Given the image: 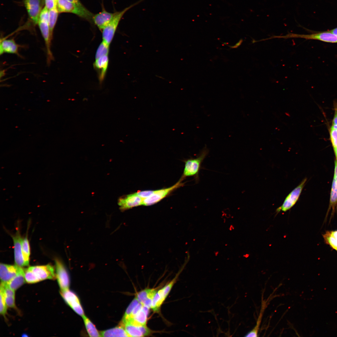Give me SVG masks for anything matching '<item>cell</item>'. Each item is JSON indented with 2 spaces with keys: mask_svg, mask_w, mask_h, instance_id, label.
Returning <instances> with one entry per match:
<instances>
[{
  "mask_svg": "<svg viewBox=\"0 0 337 337\" xmlns=\"http://www.w3.org/2000/svg\"><path fill=\"white\" fill-rule=\"evenodd\" d=\"M56 8L59 13H71L88 21H93L94 14L84 6H79L68 0H58Z\"/></svg>",
  "mask_w": 337,
  "mask_h": 337,
  "instance_id": "cell-1",
  "label": "cell"
},
{
  "mask_svg": "<svg viewBox=\"0 0 337 337\" xmlns=\"http://www.w3.org/2000/svg\"><path fill=\"white\" fill-rule=\"evenodd\" d=\"M208 153V150L205 148L196 158L190 159L185 161L182 178L193 176L196 182H198L199 181V172L202 168V164Z\"/></svg>",
  "mask_w": 337,
  "mask_h": 337,
  "instance_id": "cell-2",
  "label": "cell"
},
{
  "mask_svg": "<svg viewBox=\"0 0 337 337\" xmlns=\"http://www.w3.org/2000/svg\"><path fill=\"white\" fill-rule=\"evenodd\" d=\"M143 0H139L122 10L116 12L110 22L102 29L103 41L109 46L114 37L120 21L125 13L129 9L136 5Z\"/></svg>",
  "mask_w": 337,
  "mask_h": 337,
  "instance_id": "cell-3",
  "label": "cell"
},
{
  "mask_svg": "<svg viewBox=\"0 0 337 337\" xmlns=\"http://www.w3.org/2000/svg\"><path fill=\"white\" fill-rule=\"evenodd\" d=\"M291 38H300L306 39L316 40L330 43H337V36L330 32H325L310 34H300L289 33L285 36H273L270 37L287 39Z\"/></svg>",
  "mask_w": 337,
  "mask_h": 337,
  "instance_id": "cell-4",
  "label": "cell"
},
{
  "mask_svg": "<svg viewBox=\"0 0 337 337\" xmlns=\"http://www.w3.org/2000/svg\"><path fill=\"white\" fill-rule=\"evenodd\" d=\"M307 181L304 178L300 183L286 197L282 205L276 209V213L281 211L286 212L291 209L298 201Z\"/></svg>",
  "mask_w": 337,
  "mask_h": 337,
  "instance_id": "cell-5",
  "label": "cell"
},
{
  "mask_svg": "<svg viewBox=\"0 0 337 337\" xmlns=\"http://www.w3.org/2000/svg\"><path fill=\"white\" fill-rule=\"evenodd\" d=\"M56 276L61 291L69 289L70 281L68 273L62 262L58 259L55 260Z\"/></svg>",
  "mask_w": 337,
  "mask_h": 337,
  "instance_id": "cell-6",
  "label": "cell"
},
{
  "mask_svg": "<svg viewBox=\"0 0 337 337\" xmlns=\"http://www.w3.org/2000/svg\"><path fill=\"white\" fill-rule=\"evenodd\" d=\"M183 185L179 180L173 186L164 189L155 190L149 197L144 199L142 205L148 206L153 205L164 198L175 188Z\"/></svg>",
  "mask_w": 337,
  "mask_h": 337,
  "instance_id": "cell-7",
  "label": "cell"
},
{
  "mask_svg": "<svg viewBox=\"0 0 337 337\" xmlns=\"http://www.w3.org/2000/svg\"><path fill=\"white\" fill-rule=\"evenodd\" d=\"M39 281L46 279H54L56 277L54 267L51 265L36 266L28 267Z\"/></svg>",
  "mask_w": 337,
  "mask_h": 337,
  "instance_id": "cell-8",
  "label": "cell"
},
{
  "mask_svg": "<svg viewBox=\"0 0 337 337\" xmlns=\"http://www.w3.org/2000/svg\"><path fill=\"white\" fill-rule=\"evenodd\" d=\"M23 2L29 18L34 24H37L43 0H23Z\"/></svg>",
  "mask_w": 337,
  "mask_h": 337,
  "instance_id": "cell-9",
  "label": "cell"
},
{
  "mask_svg": "<svg viewBox=\"0 0 337 337\" xmlns=\"http://www.w3.org/2000/svg\"><path fill=\"white\" fill-rule=\"evenodd\" d=\"M144 200V198L139 196L135 193L120 198L118 199V204L120 209L124 211L142 205Z\"/></svg>",
  "mask_w": 337,
  "mask_h": 337,
  "instance_id": "cell-10",
  "label": "cell"
},
{
  "mask_svg": "<svg viewBox=\"0 0 337 337\" xmlns=\"http://www.w3.org/2000/svg\"><path fill=\"white\" fill-rule=\"evenodd\" d=\"M61 294L66 303L76 313L82 317L85 315L80 300L74 292L68 289L61 291Z\"/></svg>",
  "mask_w": 337,
  "mask_h": 337,
  "instance_id": "cell-11",
  "label": "cell"
},
{
  "mask_svg": "<svg viewBox=\"0 0 337 337\" xmlns=\"http://www.w3.org/2000/svg\"><path fill=\"white\" fill-rule=\"evenodd\" d=\"M21 267L16 265H12L1 263L0 264L1 283L7 284L16 276Z\"/></svg>",
  "mask_w": 337,
  "mask_h": 337,
  "instance_id": "cell-12",
  "label": "cell"
},
{
  "mask_svg": "<svg viewBox=\"0 0 337 337\" xmlns=\"http://www.w3.org/2000/svg\"><path fill=\"white\" fill-rule=\"evenodd\" d=\"M14 247V260L16 265L20 267L25 266L22 252V238L18 230L15 235L12 236Z\"/></svg>",
  "mask_w": 337,
  "mask_h": 337,
  "instance_id": "cell-13",
  "label": "cell"
},
{
  "mask_svg": "<svg viewBox=\"0 0 337 337\" xmlns=\"http://www.w3.org/2000/svg\"><path fill=\"white\" fill-rule=\"evenodd\" d=\"M115 13L110 12L103 9L101 12L94 15L93 22L100 30H102L110 22Z\"/></svg>",
  "mask_w": 337,
  "mask_h": 337,
  "instance_id": "cell-14",
  "label": "cell"
},
{
  "mask_svg": "<svg viewBox=\"0 0 337 337\" xmlns=\"http://www.w3.org/2000/svg\"><path fill=\"white\" fill-rule=\"evenodd\" d=\"M156 292L154 289H145L138 293L136 297L139 303L149 308L151 306L152 300Z\"/></svg>",
  "mask_w": 337,
  "mask_h": 337,
  "instance_id": "cell-15",
  "label": "cell"
},
{
  "mask_svg": "<svg viewBox=\"0 0 337 337\" xmlns=\"http://www.w3.org/2000/svg\"><path fill=\"white\" fill-rule=\"evenodd\" d=\"M19 46H20L16 43L13 39H2L0 43V55L6 53L19 56L18 52Z\"/></svg>",
  "mask_w": 337,
  "mask_h": 337,
  "instance_id": "cell-16",
  "label": "cell"
},
{
  "mask_svg": "<svg viewBox=\"0 0 337 337\" xmlns=\"http://www.w3.org/2000/svg\"><path fill=\"white\" fill-rule=\"evenodd\" d=\"M337 208V179L334 176L330 194V204L326 216L327 218L329 211L332 209L331 217Z\"/></svg>",
  "mask_w": 337,
  "mask_h": 337,
  "instance_id": "cell-17",
  "label": "cell"
},
{
  "mask_svg": "<svg viewBox=\"0 0 337 337\" xmlns=\"http://www.w3.org/2000/svg\"><path fill=\"white\" fill-rule=\"evenodd\" d=\"M109 59L108 55H105L95 59L94 66L99 71L100 80L104 79L107 71Z\"/></svg>",
  "mask_w": 337,
  "mask_h": 337,
  "instance_id": "cell-18",
  "label": "cell"
},
{
  "mask_svg": "<svg viewBox=\"0 0 337 337\" xmlns=\"http://www.w3.org/2000/svg\"><path fill=\"white\" fill-rule=\"evenodd\" d=\"M149 309L143 306L140 310L132 319L127 322H130L137 326L146 325Z\"/></svg>",
  "mask_w": 337,
  "mask_h": 337,
  "instance_id": "cell-19",
  "label": "cell"
},
{
  "mask_svg": "<svg viewBox=\"0 0 337 337\" xmlns=\"http://www.w3.org/2000/svg\"><path fill=\"white\" fill-rule=\"evenodd\" d=\"M121 325L101 331L100 332L101 336L129 337L125 328Z\"/></svg>",
  "mask_w": 337,
  "mask_h": 337,
  "instance_id": "cell-20",
  "label": "cell"
},
{
  "mask_svg": "<svg viewBox=\"0 0 337 337\" xmlns=\"http://www.w3.org/2000/svg\"><path fill=\"white\" fill-rule=\"evenodd\" d=\"M25 281L24 270L21 267L16 276L7 284L10 288L15 291L23 285Z\"/></svg>",
  "mask_w": 337,
  "mask_h": 337,
  "instance_id": "cell-21",
  "label": "cell"
},
{
  "mask_svg": "<svg viewBox=\"0 0 337 337\" xmlns=\"http://www.w3.org/2000/svg\"><path fill=\"white\" fill-rule=\"evenodd\" d=\"M0 286L3 288L7 306L12 308H15V291L10 288L7 284L1 283Z\"/></svg>",
  "mask_w": 337,
  "mask_h": 337,
  "instance_id": "cell-22",
  "label": "cell"
},
{
  "mask_svg": "<svg viewBox=\"0 0 337 337\" xmlns=\"http://www.w3.org/2000/svg\"><path fill=\"white\" fill-rule=\"evenodd\" d=\"M322 236L325 243L337 251V230L326 231Z\"/></svg>",
  "mask_w": 337,
  "mask_h": 337,
  "instance_id": "cell-23",
  "label": "cell"
},
{
  "mask_svg": "<svg viewBox=\"0 0 337 337\" xmlns=\"http://www.w3.org/2000/svg\"><path fill=\"white\" fill-rule=\"evenodd\" d=\"M262 300L261 307L259 316L257 320L256 324L253 329L246 334V335H245V337H257L258 336L259 327L264 312L266 307L267 303L265 300L264 301L263 300Z\"/></svg>",
  "mask_w": 337,
  "mask_h": 337,
  "instance_id": "cell-24",
  "label": "cell"
},
{
  "mask_svg": "<svg viewBox=\"0 0 337 337\" xmlns=\"http://www.w3.org/2000/svg\"><path fill=\"white\" fill-rule=\"evenodd\" d=\"M129 336V337L144 336L140 328V326H137L130 322H127L122 324Z\"/></svg>",
  "mask_w": 337,
  "mask_h": 337,
  "instance_id": "cell-25",
  "label": "cell"
},
{
  "mask_svg": "<svg viewBox=\"0 0 337 337\" xmlns=\"http://www.w3.org/2000/svg\"><path fill=\"white\" fill-rule=\"evenodd\" d=\"M59 13L56 7L49 10L48 24L50 29L51 39L52 40L53 32L56 24Z\"/></svg>",
  "mask_w": 337,
  "mask_h": 337,
  "instance_id": "cell-26",
  "label": "cell"
},
{
  "mask_svg": "<svg viewBox=\"0 0 337 337\" xmlns=\"http://www.w3.org/2000/svg\"><path fill=\"white\" fill-rule=\"evenodd\" d=\"M87 331L90 337H100L99 332L92 322L85 315L82 317Z\"/></svg>",
  "mask_w": 337,
  "mask_h": 337,
  "instance_id": "cell-27",
  "label": "cell"
},
{
  "mask_svg": "<svg viewBox=\"0 0 337 337\" xmlns=\"http://www.w3.org/2000/svg\"><path fill=\"white\" fill-rule=\"evenodd\" d=\"M22 249L25 266H27L29 264L30 251L29 242L27 237L22 239Z\"/></svg>",
  "mask_w": 337,
  "mask_h": 337,
  "instance_id": "cell-28",
  "label": "cell"
},
{
  "mask_svg": "<svg viewBox=\"0 0 337 337\" xmlns=\"http://www.w3.org/2000/svg\"><path fill=\"white\" fill-rule=\"evenodd\" d=\"M178 274L175 277L170 281V283L156 292L160 299L163 302L165 300L166 298L170 292V291L178 278Z\"/></svg>",
  "mask_w": 337,
  "mask_h": 337,
  "instance_id": "cell-29",
  "label": "cell"
},
{
  "mask_svg": "<svg viewBox=\"0 0 337 337\" xmlns=\"http://www.w3.org/2000/svg\"><path fill=\"white\" fill-rule=\"evenodd\" d=\"M136 297L132 301L127 308L122 319V323H124L127 321L134 308L139 303Z\"/></svg>",
  "mask_w": 337,
  "mask_h": 337,
  "instance_id": "cell-30",
  "label": "cell"
},
{
  "mask_svg": "<svg viewBox=\"0 0 337 337\" xmlns=\"http://www.w3.org/2000/svg\"><path fill=\"white\" fill-rule=\"evenodd\" d=\"M109 51V45L103 41L99 45L96 52L95 59L103 56L108 55Z\"/></svg>",
  "mask_w": 337,
  "mask_h": 337,
  "instance_id": "cell-31",
  "label": "cell"
},
{
  "mask_svg": "<svg viewBox=\"0 0 337 337\" xmlns=\"http://www.w3.org/2000/svg\"><path fill=\"white\" fill-rule=\"evenodd\" d=\"M0 297V313L1 315L5 316L7 313V305L6 302L3 288L1 286Z\"/></svg>",
  "mask_w": 337,
  "mask_h": 337,
  "instance_id": "cell-32",
  "label": "cell"
},
{
  "mask_svg": "<svg viewBox=\"0 0 337 337\" xmlns=\"http://www.w3.org/2000/svg\"><path fill=\"white\" fill-rule=\"evenodd\" d=\"M24 276L26 281L29 283H34L39 281L33 272L28 268L24 270Z\"/></svg>",
  "mask_w": 337,
  "mask_h": 337,
  "instance_id": "cell-33",
  "label": "cell"
},
{
  "mask_svg": "<svg viewBox=\"0 0 337 337\" xmlns=\"http://www.w3.org/2000/svg\"><path fill=\"white\" fill-rule=\"evenodd\" d=\"M330 140L333 148L337 147V129L331 127L330 131Z\"/></svg>",
  "mask_w": 337,
  "mask_h": 337,
  "instance_id": "cell-34",
  "label": "cell"
},
{
  "mask_svg": "<svg viewBox=\"0 0 337 337\" xmlns=\"http://www.w3.org/2000/svg\"><path fill=\"white\" fill-rule=\"evenodd\" d=\"M49 18V10L45 6L41 12L39 16L38 21L48 22Z\"/></svg>",
  "mask_w": 337,
  "mask_h": 337,
  "instance_id": "cell-35",
  "label": "cell"
},
{
  "mask_svg": "<svg viewBox=\"0 0 337 337\" xmlns=\"http://www.w3.org/2000/svg\"><path fill=\"white\" fill-rule=\"evenodd\" d=\"M154 190H146L138 192L136 193L144 199L148 198L153 193Z\"/></svg>",
  "mask_w": 337,
  "mask_h": 337,
  "instance_id": "cell-36",
  "label": "cell"
},
{
  "mask_svg": "<svg viewBox=\"0 0 337 337\" xmlns=\"http://www.w3.org/2000/svg\"><path fill=\"white\" fill-rule=\"evenodd\" d=\"M45 7L50 10L56 7L57 2L55 0H45Z\"/></svg>",
  "mask_w": 337,
  "mask_h": 337,
  "instance_id": "cell-37",
  "label": "cell"
},
{
  "mask_svg": "<svg viewBox=\"0 0 337 337\" xmlns=\"http://www.w3.org/2000/svg\"><path fill=\"white\" fill-rule=\"evenodd\" d=\"M332 127L335 129H337V108L335 109V115L332 121Z\"/></svg>",
  "mask_w": 337,
  "mask_h": 337,
  "instance_id": "cell-38",
  "label": "cell"
},
{
  "mask_svg": "<svg viewBox=\"0 0 337 337\" xmlns=\"http://www.w3.org/2000/svg\"><path fill=\"white\" fill-rule=\"evenodd\" d=\"M70 1L81 6H84L80 0H68Z\"/></svg>",
  "mask_w": 337,
  "mask_h": 337,
  "instance_id": "cell-39",
  "label": "cell"
},
{
  "mask_svg": "<svg viewBox=\"0 0 337 337\" xmlns=\"http://www.w3.org/2000/svg\"><path fill=\"white\" fill-rule=\"evenodd\" d=\"M335 166L334 176L337 179V161L336 160L335 161Z\"/></svg>",
  "mask_w": 337,
  "mask_h": 337,
  "instance_id": "cell-40",
  "label": "cell"
},
{
  "mask_svg": "<svg viewBox=\"0 0 337 337\" xmlns=\"http://www.w3.org/2000/svg\"><path fill=\"white\" fill-rule=\"evenodd\" d=\"M330 32L337 36V27L329 31Z\"/></svg>",
  "mask_w": 337,
  "mask_h": 337,
  "instance_id": "cell-41",
  "label": "cell"
},
{
  "mask_svg": "<svg viewBox=\"0 0 337 337\" xmlns=\"http://www.w3.org/2000/svg\"><path fill=\"white\" fill-rule=\"evenodd\" d=\"M334 152H335V157H336V160L337 161V147L334 148Z\"/></svg>",
  "mask_w": 337,
  "mask_h": 337,
  "instance_id": "cell-42",
  "label": "cell"
},
{
  "mask_svg": "<svg viewBox=\"0 0 337 337\" xmlns=\"http://www.w3.org/2000/svg\"><path fill=\"white\" fill-rule=\"evenodd\" d=\"M57 1H58V0H55V1H56V2H57Z\"/></svg>",
  "mask_w": 337,
  "mask_h": 337,
  "instance_id": "cell-43",
  "label": "cell"
}]
</instances>
